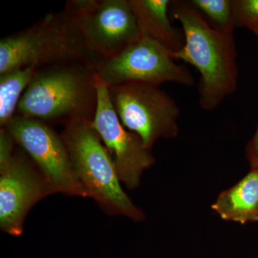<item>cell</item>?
<instances>
[{
  "label": "cell",
  "instance_id": "6da1fadb",
  "mask_svg": "<svg viewBox=\"0 0 258 258\" xmlns=\"http://www.w3.org/2000/svg\"><path fill=\"white\" fill-rule=\"evenodd\" d=\"M171 15L181 23L184 44L174 60L192 64L201 75L199 103L213 111L235 92L238 81L237 48L233 33L214 28L189 1H171Z\"/></svg>",
  "mask_w": 258,
  "mask_h": 258
},
{
  "label": "cell",
  "instance_id": "7a4b0ae2",
  "mask_svg": "<svg viewBox=\"0 0 258 258\" xmlns=\"http://www.w3.org/2000/svg\"><path fill=\"white\" fill-rule=\"evenodd\" d=\"M98 106L93 66L79 62L38 68L19 102L16 115L64 126L92 122Z\"/></svg>",
  "mask_w": 258,
  "mask_h": 258
},
{
  "label": "cell",
  "instance_id": "3957f363",
  "mask_svg": "<svg viewBox=\"0 0 258 258\" xmlns=\"http://www.w3.org/2000/svg\"><path fill=\"white\" fill-rule=\"evenodd\" d=\"M101 60L64 9L0 40V75L30 66L72 62L94 68Z\"/></svg>",
  "mask_w": 258,
  "mask_h": 258
},
{
  "label": "cell",
  "instance_id": "277c9868",
  "mask_svg": "<svg viewBox=\"0 0 258 258\" xmlns=\"http://www.w3.org/2000/svg\"><path fill=\"white\" fill-rule=\"evenodd\" d=\"M60 135L88 197L109 215L142 221L145 218L144 212L122 189L114 163L91 122L66 125Z\"/></svg>",
  "mask_w": 258,
  "mask_h": 258
},
{
  "label": "cell",
  "instance_id": "5b68a950",
  "mask_svg": "<svg viewBox=\"0 0 258 258\" xmlns=\"http://www.w3.org/2000/svg\"><path fill=\"white\" fill-rule=\"evenodd\" d=\"M159 86L128 83L108 87L110 101L122 124L137 134L149 150L159 139L176 138L179 133V107Z\"/></svg>",
  "mask_w": 258,
  "mask_h": 258
},
{
  "label": "cell",
  "instance_id": "8992f818",
  "mask_svg": "<svg viewBox=\"0 0 258 258\" xmlns=\"http://www.w3.org/2000/svg\"><path fill=\"white\" fill-rule=\"evenodd\" d=\"M93 70L107 87L128 83L160 86L173 82L184 86L195 83L189 70L176 64L169 51L142 35L116 55L97 62Z\"/></svg>",
  "mask_w": 258,
  "mask_h": 258
},
{
  "label": "cell",
  "instance_id": "52a82bcc",
  "mask_svg": "<svg viewBox=\"0 0 258 258\" xmlns=\"http://www.w3.org/2000/svg\"><path fill=\"white\" fill-rule=\"evenodd\" d=\"M64 10L102 59L116 55L141 36L130 0H71Z\"/></svg>",
  "mask_w": 258,
  "mask_h": 258
},
{
  "label": "cell",
  "instance_id": "ba28073f",
  "mask_svg": "<svg viewBox=\"0 0 258 258\" xmlns=\"http://www.w3.org/2000/svg\"><path fill=\"white\" fill-rule=\"evenodd\" d=\"M28 154L54 192L87 198L61 135L40 120L15 115L5 127Z\"/></svg>",
  "mask_w": 258,
  "mask_h": 258
},
{
  "label": "cell",
  "instance_id": "9c48e42d",
  "mask_svg": "<svg viewBox=\"0 0 258 258\" xmlns=\"http://www.w3.org/2000/svg\"><path fill=\"white\" fill-rule=\"evenodd\" d=\"M97 78L98 106L91 125L101 137L114 163L120 182L134 189L155 159L137 134L125 128L112 106L108 87Z\"/></svg>",
  "mask_w": 258,
  "mask_h": 258
},
{
  "label": "cell",
  "instance_id": "30bf717a",
  "mask_svg": "<svg viewBox=\"0 0 258 258\" xmlns=\"http://www.w3.org/2000/svg\"><path fill=\"white\" fill-rule=\"evenodd\" d=\"M0 173V227L9 235L20 236L32 207L55 192L23 149L15 152Z\"/></svg>",
  "mask_w": 258,
  "mask_h": 258
},
{
  "label": "cell",
  "instance_id": "8fae6325",
  "mask_svg": "<svg viewBox=\"0 0 258 258\" xmlns=\"http://www.w3.org/2000/svg\"><path fill=\"white\" fill-rule=\"evenodd\" d=\"M141 35L154 40L171 55L184 44V33L171 25L169 18V0H130Z\"/></svg>",
  "mask_w": 258,
  "mask_h": 258
},
{
  "label": "cell",
  "instance_id": "7c38bea8",
  "mask_svg": "<svg viewBox=\"0 0 258 258\" xmlns=\"http://www.w3.org/2000/svg\"><path fill=\"white\" fill-rule=\"evenodd\" d=\"M212 210L223 220L244 224L258 222V170L248 174L222 191Z\"/></svg>",
  "mask_w": 258,
  "mask_h": 258
},
{
  "label": "cell",
  "instance_id": "4fadbf2b",
  "mask_svg": "<svg viewBox=\"0 0 258 258\" xmlns=\"http://www.w3.org/2000/svg\"><path fill=\"white\" fill-rule=\"evenodd\" d=\"M37 68L14 70L0 75V126L5 128L16 115L17 108Z\"/></svg>",
  "mask_w": 258,
  "mask_h": 258
},
{
  "label": "cell",
  "instance_id": "5bb4252c",
  "mask_svg": "<svg viewBox=\"0 0 258 258\" xmlns=\"http://www.w3.org/2000/svg\"><path fill=\"white\" fill-rule=\"evenodd\" d=\"M191 4L210 20L212 26L227 33H233L235 23L232 0H190Z\"/></svg>",
  "mask_w": 258,
  "mask_h": 258
},
{
  "label": "cell",
  "instance_id": "9a60e30c",
  "mask_svg": "<svg viewBox=\"0 0 258 258\" xmlns=\"http://www.w3.org/2000/svg\"><path fill=\"white\" fill-rule=\"evenodd\" d=\"M236 27L258 23V0H232Z\"/></svg>",
  "mask_w": 258,
  "mask_h": 258
},
{
  "label": "cell",
  "instance_id": "2e32d148",
  "mask_svg": "<svg viewBox=\"0 0 258 258\" xmlns=\"http://www.w3.org/2000/svg\"><path fill=\"white\" fill-rule=\"evenodd\" d=\"M15 139L6 128L0 130V170L9 164L14 155Z\"/></svg>",
  "mask_w": 258,
  "mask_h": 258
},
{
  "label": "cell",
  "instance_id": "e0dca14e",
  "mask_svg": "<svg viewBox=\"0 0 258 258\" xmlns=\"http://www.w3.org/2000/svg\"><path fill=\"white\" fill-rule=\"evenodd\" d=\"M245 152L250 169L258 170V125L255 134L246 147Z\"/></svg>",
  "mask_w": 258,
  "mask_h": 258
},
{
  "label": "cell",
  "instance_id": "ac0fdd59",
  "mask_svg": "<svg viewBox=\"0 0 258 258\" xmlns=\"http://www.w3.org/2000/svg\"><path fill=\"white\" fill-rule=\"evenodd\" d=\"M246 28L248 29L251 32H253L258 39V23L252 24V25H249V26H247Z\"/></svg>",
  "mask_w": 258,
  "mask_h": 258
}]
</instances>
